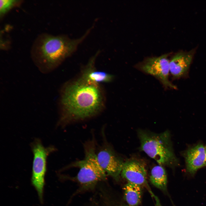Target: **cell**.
<instances>
[{"mask_svg":"<svg viewBox=\"0 0 206 206\" xmlns=\"http://www.w3.org/2000/svg\"><path fill=\"white\" fill-rule=\"evenodd\" d=\"M104 100L103 92L98 84L81 77L66 84L60 91L58 126H64L95 116L103 109Z\"/></svg>","mask_w":206,"mask_h":206,"instance_id":"1","label":"cell"},{"mask_svg":"<svg viewBox=\"0 0 206 206\" xmlns=\"http://www.w3.org/2000/svg\"><path fill=\"white\" fill-rule=\"evenodd\" d=\"M88 32L82 37L74 39L64 36L40 35L35 41L31 50L35 64L42 73L52 72L76 50Z\"/></svg>","mask_w":206,"mask_h":206,"instance_id":"2","label":"cell"},{"mask_svg":"<svg viewBox=\"0 0 206 206\" xmlns=\"http://www.w3.org/2000/svg\"><path fill=\"white\" fill-rule=\"evenodd\" d=\"M84 149V159L65 167H77L79 169L77 175L72 178L79 186L78 193L93 190L98 183L105 181L107 176L98 161L96 142L94 137L85 142Z\"/></svg>","mask_w":206,"mask_h":206,"instance_id":"3","label":"cell"},{"mask_svg":"<svg viewBox=\"0 0 206 206\" xmlns=\"http://www.w3.org/2000/svg\"><path fill=\"white\" fill-rule=\"evenodd\" d=\"M138 135L141 150L159 165L171 167L178 164L168 131L157 133L139 130Z\"/></svg>","mask_w":206,"mask_h":206,"instance_id":"4","label":"cell"},{"mask_svg":"<svg viewBox=\"0 0 206 206\" xmlns=\"http://www.w3.org/2000/svg\"><path fill=\"white\" fill-rule=\"evenodd\" d=\"M31 145L33 154L32 183L37 191L39 200L42 203L47 159L48 156L54 151L56 148L53 146L45 147L39 139H35Z\"/></svg>","mask_w":206,"mask_h":206,"instance_id":"5","label":"cell"},{"mask_svg":"<svg viewBox=\"0 0 206 206\" xmlns=\"http://www.w3.org/2000/svg\"><path fill=\"white\" fill-rule=\"evenodd\" d=\"M104 133L103 132H102V142L96 150L97 159L107 175L118 181L120 175L124 162L108 142Z\"/></svg>","mask_w":206,"mask_h":206,"instance_id":"6","label":"cell"},{"mask_svg":"<svg viewBox=\"0 0 206 206\" xmlns=\"http://www.w3.org/2000/svg\"><path fill=\"white\" fill-rule=\"evenodd\" d=\"M168 55L148 58L141 65L140 68L144 72L157 79L166 88L177 89V87L169 80L170 73Z\"/></svg>","mask_w":206,"mask_h":206,"instance_id":"7","label":"cell"},{"mask_svg":"<svg viewBox=\"0 0 206 206\" xmlns=\"http://www.w3.org/2000/svg\"><path fill=\"white\" fill-rule=\"evenodd\" d=\"M120 175L128 182L146 187L151 191L147 181L146 165L140 159H131L124 162Z\"/></svg>","mask_w":206,"mask_h":206,"instance_id":"8","label":"cell"},{"mask_svg":"<svg viewBox=\"0 0 206 206\" xmlns=\"http://www.w3.org/2000/svg\"><path fill=\"white\" fill-rule=\"evenodd\" d=\"M184 156L187 171L190 174H194L198 169L206 166V151L201 144L187 149Z\"/></svg>","mask_w":206,"mask_h":206,"instance_id":"9","label":"cell"},{"mask_svg":"<svg viewBox=\"0 0 206 206\" xmlns=\"http://www.w3.org/2000/svg\"><path fill=\"white\" fill-rule=\"evenodd\" d=\"M193 56L192 52H180L169 60L170 73L174 78L178 79L187 75Z\"/></svg>","mask_w":206,"mask_h":206,"instance_id":"10","label":"cell"},{"mask_svg":"<svg viewBox=\"0 0 206 206\" xmlns=\"http://www.w3.org/2000/svg\"><path fill=\"white\" fill-rule=\"evenodd\" d=\"M95 56L90 61L81 77L84 79L99 84V83L108 82L113 79V76L103 71L95 70L94 68Z\"/></svg>","mask_w":206,"mask_h":206,"instance_id":"11","label":"cell"},{"mask_svg":"<svg viewBox=\"0 0 206 206\" xmlns=\"http://www.w3.org/2000/svg\"><path fill=\"white\" fill-rule=\"evenodd\" d=\"M125 199L129 206H137L140 203L142 197L141 186L128 182L124 187Z\"/></svg>","mask_w":206,"mask_h":206,"instance_id":"12","label":"cell"},{"mask_svg":"<svg viewBox=\"0 0 206 206\" xmlns=\"http://www.w3.org/2000/svg\"><path fill=\"white\" fill-rule=\"evenodd\" d=\"M150 180L157 188L164 192L167 191V176L163 166L159 165L153 167L151 171Z\"/></svg>","mask_w":206,"mask_h":206,"instance_id":"13","label":"cell"},{"mask_svg":"<svg viewBox=\"0 0 206 206\" xmlns=\"http://www.w3.org/2000/svg\"><path fill=\"white\" fill-rule=\"evenodd\" d=\"M21 1L15 0H1L0 15L3 17L12 8L19 5Z\"/></svg>","mask_w":206,"mask_h":206,"instance_id":"14","label":"cell"},{"mask_svg":"<svg viewBox=\"0 0 206 206\" xmlns=\"http://www.w3.org/2000/svg\"><path fill=\"white\" fill-rule=\"evenodd\" d=\"M102 199L101 201V202H100L98 203L97 205L95 206H111L110 205V203L108 200L107 197L106 198L105 197L104 199ZM121 206H129L128 205H123Z\"/></svg>","mask_w":206,"mask_h":206,"instance_id":"15","label":"cell"},{"mask_svg":"<svg viewBox=\"0 0 206 206\" xmlns=\"http://www.w3.org/2000/svg\"><path fill=\"white\" fill-rule=\"evenodd\" d=\"M152 197H154L155 200V206H162L158 197L152 192L150 194Z\"/></svg>","mask_w":206,"mask_h":206,"instance_id":"16","label":"cell"},{"mask_svg":"<svg viewBox=\"0 0 206 206\" xmlns=\"http://www.w3.org/2000/svg\"><path fill=\"white\" fill-rule=\"evenodd\" d=\"M205 150H206V145L205 146Z\"/></svg>","mask_w":206,"mask_h":206,"instance_id":"17","label":"cell"}]
</instances>
